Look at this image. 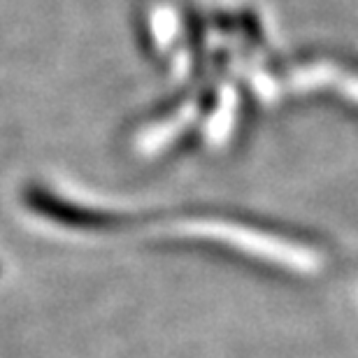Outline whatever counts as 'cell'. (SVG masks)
<instances>
[{
	"label": "cell",
	"mask_w": 358,
	"mask_h": 358,
	"mask_svg": "<svg viewBox=\"0 0 358 358\" xmlns=\"http://www.w3.org/2000/svg\"><path fill=\"white\" fill-rule=\"evenodd\" d=\"M182 231L189 235H200V238H214L235 249H242L247 254L261 256V259L279 263L284 268L310 272L319 268V256L310 247H300L284 242L277 235L254 231V228L238 226V224H221V221H186Z\"/></svg>",
	"instance_id": "cell-1"
},
{
	"label": "cell",
	"mask_w": 358,
	"mask_h": 358,
	"mask_svg": "<svg viewBox=\"0 0 358 358\" xmlns=\"http://www.w3.org/2000/svg\"><path fill=\"white\" fill-rule=\"evenodd\" d=\"M196 110H198L196 105H186L177 117L168 119L166 124H161L159 128H154V131L142 135L140 145L145 149H159L161 145H166V142L173 140L175 135H179V131H182V126L186 124V121H191L193 117H196Z\"/></svg>",
	"instance_id": "cell-2"
}]
</instances>
